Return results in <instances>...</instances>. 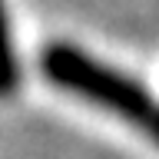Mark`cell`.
<instances>
[{
  "label": "cell",
  "instance_id": "cell-1",
  "mask_svg": "<svg viewBox=\"0 0 159 159\" xmlns=\"http://www.w3.org/2000/svg\"><path fill=\"white\" fill-rule=\"evenodd\" d=\"M40 73L63 93L86 99L93 106L106 109L123 123L143 129L159 146V99L139 80L99 63L86 50L73 43H50L40 53Z\"/></svg>",
  "mask_w": 159,
  "mask_h": 159
},
{
  "label": "cell",
  "instance_id": "cell-2",
  "mask_svg": "<svg viewBox=\"0 0 159 159\" xmlns=\"http://www.w3.org/2000/svg\"><path fill=\"white\" fill-rule=\"evenodd\" d=\"M20 83V66H17V50H13V33H10L7 7L0 0V96H10Z\"/></svg>",
  "mask_w": 159,
  "mask_h": 159
}]
</instances>
